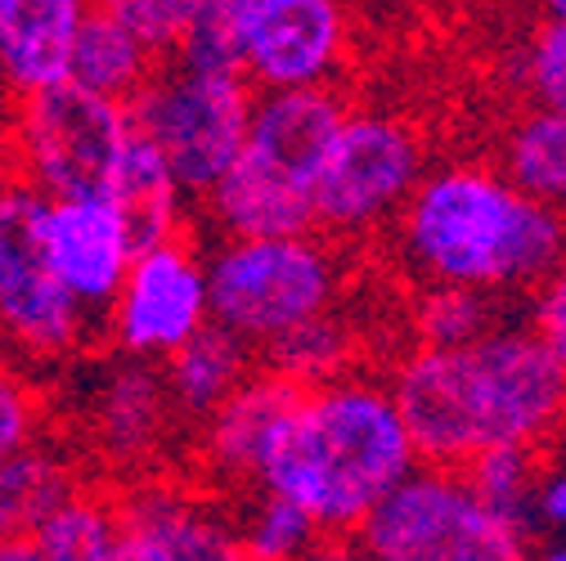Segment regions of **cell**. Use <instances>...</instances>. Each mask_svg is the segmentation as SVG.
Instances as JSON below:
<instances>
[{
	"instance_id": "1",
	"label": "cell",
	"mask_w": 566,
	"mask_h": 561,
	"mask_svg": "<svg viewBox=\"0 0 566 561\" xmlns=\"http://www.w3.org/2000/svg\"><path fill=\"white\" fill-rule=\"evenodd\" d=\"M391 400L418 463L463 467L468 458L566 432V364L526 324H500L463 346H409L396 360Z\"/></svg>"
},
{
	"instance_id": "2",
	"label": "cell",
	"mask_w": 566,
	"mask_h": 561,
	"mask_svg": "<svg viewBox=\"0 0 566 561\" xmlns=\"http://www.w3.org/2000/svg\"><path fill=\"white\" fill-rule=\"evenodd\" d=\"M396 252L422 288L526 297L566 256V212L513 189L485 162L428 167L400 207Z\"/></svg>"
},
{
	"instance_id": "3",
	"label": "cell",
	"mask_w": 566,
	"mask_h": 561,
	"mask_svg": "<svg viewBox=\"0 0 566 561\" xmlns=\"http://www.w3.org/2000/svg\"><path fill=\"white\" fill-rule=\"evenodd\" d=\"M413 467L418 454L391 387L350 369L297 391L256 467V489L297 504L319 534H356Z\"/></svg>"
},
{
	"instance_id": "4",
	"label": "cell",
	"mask_w": 566,
	"mask_h": 561,
	"mask_svg": "<svg viewBox=\"0 0 566 561\" xmlns=\"http://www.w3.org/2000/svg\"><path fill=\"white\" fill-rule=\"evenodd\" d=\"M202 274L211 324L239 337L252 356L333 310L346 288V265L319 230L221 239L202 256Z\"/></svg>"
},
{
	"instance_id": "5",
	"label": "cell",
	"mask_w": 566,
	"mask_h": 561,
	"mask_svg": "<svg viewBox=\"0 0 566 561\" xmlns=\"http://www.w3.org/2000/svg\"><path fill=\"white\" fill-rule=\"evenodd\" d=\"M374 561H531V526L485 508L459 467L418 463L360 521Z\"/></svg>"
},
{
	"instance_id": "6",
	"label": "cell",
	"mask_w": 566,
	"mask_h": 561,
	"mask_svg": "<svg viewBox=\"0 0 566 561\" xmlns=\"http://www.w3.org/2000/svg\"><path fill=\"white\" fill-rule=\"evenodd\" d=\"M252 86L243 73H217V67L158 63L149 82L126 99L130 126L158 149L185 198H202L239 158Z\"/></svg>"
},
{
	"instance_id": "7",
	"label": "cell",
	"mask_w": 566,
	"mask_h": 561,
	"mask_svg": "<svg viewBox=\"0 0 566 561\" xmlns=\"http://www.w3.org/2000/svg\"><path fill=\"white\" fill-rule=\"evenodd\" d=\"M428 171V145L409 117L350 108L315 176V230L324 239H365L400 216Z\"/></svg>"
},
{
	"instance_id": "8",
	"label": "cell",
	"mask_w": 566,
	"mask_h": 561,
	"mask_svg": "<svg viewBox=\"0 0 566 561\" xmlns=\"http://www.w3.org/2000/svg\"><path fill=\"white\" fill-rule=\"evenodd\" d=\"M45 207L50 198L28 180L0 184V346L41 364L73 356L95 324L50 265Z\"/></svg>"
},
{
	"instance_id": "9",
	"label": "cell",
	"mask_w": 566,
	"mask_h": 561,
	"mask_svg": "<svg viewBox=\"0 0 566 561\" xmlns=\"http://www.w3.org/2000/svg\"><path fill=\"white\" fill-rule=\"evenodd\" d=\"M130 113L122 99L95 95L77 82H54L45 91L23 95L14 121L19 167L32 189L45 198L104 193L126 145H130Z\"/></svg>"
},
{
	"instance_id": "10",
	"label": "cell",
	"mask_w": 566,
	"mask_h": 561,
	"mask_svg": "<svg viewBox=\"0 0 566 561\" xmlns=\"http://www.w3.org/2000/svg\"><path fill=\"white\" fill-rule=\"evenodd\" d=\"M104 319L122 356L149 364L167 360L171 350H180L211 324L202 252L185 234L139 247Z\"/></svg>"
},
{
	"instance_id": "11",
	"label": "cell",
	"mask_w": 566,
	"mask_h": 561,
	"mask_svg": "<svg viewBox=\"0 0 566 561\" xmlns=\"http://www.w3.org/2000/svg\"><path fill=\"white\" fill-rule=\"evenodd\" d=\"M346 59L342 0H252L239 73L252 91L333 86Z\"/></svg>"
},
{
	"instance_id": "12",
	"label": "cell",
	"mask_w": 566,
	"mask_h": 561,
	"mask_svg": "<svg viewBox=\"0 0 566 561\" xmlns=\"http://www.w3.org/2000/svg\"><path fill=\"white\" fill-rule=\"evenodd\" d=\"M45 252L67 297L91 319H104L139 243L113 198L73 193V198H50L45 207Z\"/></svg>"
},
{
	"instance_id": "13",
	"label": "cell",
	"mask_w": 566,
	"mask_h": 561,
	"mask_svg": "<svg viewBox=\"0 0 566 561\" xmlns=\"http://www.w3.org/2000/svg\"><path fill=\"white\" fill-rule=\"evenodd\" d=\"M117 548L108 561H248L239 526L211 499L180 485H139L117 504Z\"/></svg>"
},
{
	"instance_id": "14",
	"label": "cell",
	"mask_w": 566,
	"mask_h": 561,
	"mask_svg": "<svg viewBox=\"0 0 566 561\" xmlns=\"http://www.w3.org/2000/svg\"><path fill=\"white\" fill-rule=\"evenodd\" d=\"M350 104L337 86H302V91H256L252 117L239 158L256 171L283 180L315 198V176L328 158V145Z\"/></svg>"
},
{
	"instance_id": "15",
	"label": "cell",
	"mask_w": 566,
	"mask_h": 561,
	"mask_svg": "<svg viewBox=\"0 0 566 561\" xmlns=\"http://www.w3.org/2000/svg\"><path fill=\"white\" fill-rule=\"evenodd\" d=\"M297 382H289L274 369H252L217 409L202 417V467L211 472V480L226 485H256V467L274 441V432L283 427L293 400H297Z\"/></svg>"
},
{
	"instance_id": "16",
	"label": "cell",
	"mask_w": 566,
	"mask_h": 561,
	"mask_svg": "<svg viewBox=\"0 0 566 561\" xmlns=\"http://www.w3.org/2000/svg\"><path fill=\"white\" fill-rule=\"evenodd\" d=\"M91 417H95V445L113 463L139 467L167 445L176 400L149 360L126 356V364L104 373L95 404H91Z\"/></svg>"
},
{
	"instance_id": "17",
	"label": "cell",
	"mask_w": 566,
	"mask_h": 561,
	"mask_svg": "<svg viewBox=\"0 0 566 561\" xmlns=\"http://www.w3.org/2000/svg\"><path fill=\"white\" fill-rule=\"evenodd\" d=\"M91 0H0V82L19 99L67 77Z\"/></svg>"
},
{
	"instance_id": "18",
	"label": "cell",
	"mask_w": 566,
	"mask_h": 561,
	"mask_svg": "<svg viewBox=\"0 0 566 561\" xmlns=\"http://www.w3.org/2000/svg\"><path fill=\"white\" fill-rule=\"evenodd\" d=\"M104 198L117 202V212L126 216V225H130L139 247L185 234V207H189V198L176 184V176L167 171V162L158 158V149L139 130L130 135V145H126V154H122Z\"/></svg>"
},
{
	"instance_id": "19",
	"label": "cell",
	"mask_w": 566,
	"mask_h": 561,
	"mask_svg": "<svg viewBox=\"0 0 566 561\" xmlns=\"http://www.w3.org/2000/svg\"><path fill=\"white\" fill-rule=\"evenodd\" d=\"M256 369V356L239 341L230 337L226 328L207 324L202 332H193L180 350H171V356L163 360V382L176 400V413L185 417H202L217 409L248 373Z\"/></svg>"
},
{
	"instance_id": "20",
	"label": "cell",
	"mask_w": 566,
	"mask_h": 561,
	"mask_svg": "<svg viewBox=\"0 0 566 561\" xmlns=\"http://www.w3.org/2000/svg\"><path fill=\"white\" fill-rule=\"evenodd\" d=\"M494 171L526 198L566 212V113L539 104L522 108L500 135Z\"/></svg>"
},
{
	"instance_id": "21",
	"label": "cell",
	"mask_w": 566,
	"mask_h": 561,
	"mask_svg": "<svg viewBox=\"0 0 566 561\" xmlns=\"http://www.w3.org/2000/svg\"><path fill=\"white\" fill-rule=\"evenodd\" d=\"M158 67V54L139 41L126 23L91 10L86 23L77 28L73 54H67V82H77L95 95L108 99H130L139 86L149 82V73Z\"/></svg>"
},
{
	"instance_id": "22",
	"label": "cell",
	"mask_w": 566,
	"mask_h": 561,
	"mask_svg": "<svg viewBox=\"0 0 566 561\" xmlns=\"http://www.w3.org/2000/svg\"><path fill=\"white\" fill-rule=\"evenodd\" d=\"M77 489L67 463L45 445H23L0 463V539H28Z\"/></svg>"
},
{
	"instance_id": "23",
	"label": "cell",
	"mask_w": 566,
	"mask_h": 561,
	"mask_svg": "<svg viewBox=\"0 0 566 561\" xmlns=\"http://www.w3.org/2000/svg\"><path fill=\"white\" fill-rule=\"evenodd\" d=\"M356 346H360V332L346 324L342 306L315 315L311 324L293 328L289 337H279L270 350H261V364L283 373L289 382L297 387H319L328 378H342L350 373V364H356Z\"/></svg>"
},
{
	"instance_id": "24",
	"label": "cell",
	"mask_w": 566,
	"mask_h": 561,
	"mask_svg": "<svg viewBox=\"0 0 566 561\" xmlns=\"http://www.w3.org/2000/svg\"><path fill=\"white\" fill-rule=\"evenodd\" d=\"M117 504L73 489L28 539L41 561H108L117 548Z\"/></svg>"
},
{
	"instance_id": "25",
	"label": "cell",
	"mask_w": 566,
	"mask_h": 561,
	"mask_svg": "<svg viewBox=\"0 0 566 561\" xmlns=\"http://www.w3.org/2000/svg\"><path fill=\"white\" fill-rule=\"evenodd\" d=\"M504 297L472 288H422L413 301V346H463L485 337L490 328L509 324Z\"/></svg>"
},
{
	"instance_id": "26",
	"label": "cell",
	"mask_w": 566,
	"mask_h": 561,
	"mask_svg": "<svg viewBox=\"0 0 566 561\" xmlns=\"http://www.w3.org/2000/svg\"><path fill=\"white\" fill-rule=\"evenodd\" d=\"M234 526H239L248 561H302L306 548L319 539L315 521L297 504L270 495V489H256V485Z\"/></svg>"
},
{
	"instance_id": "27",
	"label": "cell",
	"mask_w": 566,
	"mask_h": 561,
	"mask_svg": "<svg viewBox=\"0 0 566 561\" xmlns=\"http://www.w3.org/2000/svg\"><path fill=\"white\" fill-rule=\"evenodd\" d=\"M459 472L485 508L531 526V489H535V472H539V449L500 445V449H485V454L468 458Z\"/></svg>"
},
{
	"instance_id": "28",
	"label": "cell",
	"mask_w": 566,
	"mask_h": 561,
	"mask_svg": "<svg viewBox=\"0 0 566 561\" xmlns=\"http://www.w3.org/2000/svg\"><path fill=\"white\" fill-rule=\"evenodd\" d=\"M252 0H198V10L171 50L189 67H217V73H239L243 32H248Z\"/></svg>"
},
{
	"instance_id": "29",
	"label": "cell",
	"mask_w": 566,
	"mask_h": 561,
	"mask_svg": "<svg viewBox=\"0 0 566 561\" xmlns=\"http://www.w3.org/2000/svg\"><path fill=\"white\" fill-rule=\"evenodd\" d=\"M91 10L126 23L158 59L171 54L198 10V0H91Z\"/></svg>"
},
{
	"instance_id": "30",
	"label": "cell",
	"mask_w": 566,
	"mask_h": 561,
	"mask_svg": "<svg viewBox=\"0 0 566 561\" xmlns=\"http://www.w3.org/2000/svg\"><path fill=\"white\" fill-rule=\"evenodd\" d=\"M522 86L531 104L566 113V19H544L522 54Z\"/></svg>"
},
{
	"instance_id": "31",
	"label": "cell",
	"mask_w": 566,
	"mask_h": 561,
	"mask_svg": "<svg viewBox=\"0 0 566 561\" xmlns=\"http://www.w3.org/2000/svg\"><path fill=\"white\" fill-rule=\"evenodd\" d=\"M36 441V395L28 382L0 364V463Z\"/></svg>"
},
{
	"instance_id": "32",
	"label": "cell",
	"mask_w": 566,
	"mask_h": 561,
	"mask_svg": "<svg viewBox=\"0 0 566 561\" xmlns=\"http://www.w3.org/2000/svg\"><path fill=\"white\" fill-rule=\"evenodd\" d=\"M531 328L548 341V350L566 364V256L557 261V269L535 288V301H531Z\"/></svg>"
},
{
	"instance_id": "33",
	"label": "cell",
	"mask_w": 566,
	"mask_h": 561,
	"mask_svg": "<svg viewBox=\"0 0 566 561\" xmlns=\"http://www.w3.org/2000/svg\"><path fill=\"white\" fill-rule=\"evenodd\" d=\"M531 526L566 534V463H544L539 458L535 489H531Z\"/></svg>"
},
{
	"instance_id": "34",
	"label": "cell",
	"mask_w": 566,
	"mask_h": 561,
	"mask_svg": "<svg viewBox=\"0 0 566 561\" xmlns=\"http://www.w3.org/2000/svg\"><path fill=\"white\" fill-rule=\"evenodd\" d=\"M302 561H374L356 534H319Z\"/></svg>"
},
{
	"instance_id": "35",
	"label": "cell",
	"mask_w": 566,
	"mask_h": 561,
	"mask_svg": "<svg viewBox=\"0 0 566 561\" xmlns=\"http://www.w3.org/2000/svg\"><path fill=\"white\" fill-rule=\"evenodd\" d=\"M0 561H41L32 539H0Z\"/></svg>"
},
{
	"instance_id": "36",
	"label": "cell",
	"mask_w": 566,
	"mask_h": 561,
	"mask_svg": "<svg viewBox=\"0 0 566 561\" xmlns=\"http://www.w3.org/2000/svg\"><path fill=\"white\" fill-rule=\"evenodd\" d=\"M531 561H566V539H557V543H548L544 552H531Z\"/></svg>"
},
{
	"instance_id": "37",
	"label": "cell",
	"mask_w": 566,
	"mask_h": 561,
	"mask_svg": "<svg viewBox=\"0 0 566 561\" xmlns=\"http://www.w3.org/2000/svg\"><path fill=\"white\" fill-rule=\"evenodd\" d=\"M544 10L548 19H566V0H544Z\"/></svg>"
}]
</instances>
